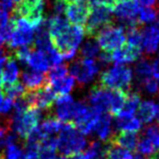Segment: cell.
<instances>
[{
  "label": "cell",
  "mask_w": 159,
  "mask_h": 159,
  "mask_svg": "<svg viewBox=\"0 0 159 159\" xmlns=\"http://www.w3.org/2000/svg\"><path fill=\"white\" fill-rule=\"evenodd\" d=\"M91 13L85 26V32L89 37H94L105 26L113 24V5L105 0H90Z\"/></svg>",
  "instance_id": "1"
},
{
  "label": "cell",
  "mask_w": 159,
  "mask_h": 159,
  "mask_svg": "<svg viewBox=\"0 0 159 159\" xmlns=\"http://www.w3.org/2000/svg\"><path fill=\"white\" fill-rule=\"evenodd\" d=\"M137 150L139 154L142 155H150L156 151V147L155 145L152 143V141L148 139L147 137H145L144 135L140 136V140L138 142V146H137Z\"/></svg>",
  "instance_id": "32"
},
{
  "label": "cell",
  "mask_w": 159,
  "mask_h": 159,
  "mask_svg": "<svg viewBox=\"0 0 159 159\" xmlns=\"http://www.w3.org/2000/svg\"><path fill=\"white\" fill-rule=\"evenodd\" d=\"M66 5H68V1L66 0H54L53 3L54 15H61L62 13H65Z\"/></svg>",
  "instance_id": "36"
},
{
  "label": "cell",
  "mask_w": 159,
  "mask_h": 159,
  "mask_svg": "<svg viewBox=\"0 0 159 159\" xmlns=\"http://www.w3.org/2000/svg\"><path fill=\"white\" fill-rule=\"evenodd\" d=\"M94 131L97 133V135L103 142L108 143L116 134L112 126V116L108 113L101 115Z\"/></svg>",
  "instance_id": "15"
},
{
  "label": "cell",
  "mask_w": 159,
  "mask_h": 159,
  "mask_svg": "<svg viewBox=\"0 0 159 159\" xmlns=\"http://www.w3.org/2000/svg\"><path fill=\"white\" fill-rule=\"evenodd\" d=\"M22 85L26 91H36L48 86L49 81L47 74L37 72H23L21 74Z\"/></svg>",
  "instance_id": "11"
},
{
  "label": "cell",
  "mask_w": 159,
  "mask_h": 159,
  "mask_svg": "<svg viewBox=\"0 0 159 159\" xmlns=\"http://www.w3.org/2000/svg\"><path fill=\"white\" fill-rule=\"evenodd\" d=\"M105 1H106L107 3L111 4V5H113V6H114V5H115V4H116L117 2L121 1V0H105Z\"/></svg>",
  "instance_id": "43"
},
{
  "label": "cell",
  "mask_w": 159,
  "mask_h": 159,
  "mask_svg": "<svg viewBox=\"0 0 159 159\" xmlns=\"http://www.w3.org/2000/svg\"><path fill=\"white\" fill-rule=\"evenodd\" d=\"M157 117H158V123H157V124L159 125V111H158V115H157Z\"/></svg>",
  "instance_id": "49"
},
{
  "label": "cell",
  "mask_w": 159,
  "mask_h": 159,
  "mask_svg": "<svg viewBox=\"0 0 159 159\" xmlns=\"http://www.w3.org/2000/svg\"><path fill=\"white\" fill-rule=\"evenodd\" d=\"M56 159H66V157H64V156H60V157H57V158H56Z\"/></svg>",
  "instance_id": "48"
},
{
  "label": "cell",
  "mask_w": 159,
  "mask_h": 159,
  "mask_svg": "<svg viewBox=\"0 0 159 159\" xmlns=\"http://www.w3.org/2000/svg\"><path fill=\"white\" fill-rule=\"evenodd\" d=\"M2 87H3V83H2L1 78H0V92H1V90H2Z\"/></svg>",
  "instance_id": "46"
},
{
  "label": "cell",
  "mask_w": 159,
  "mask_h": 159,
  "mask_svg": "<svg viewBox=\"0 0 159 159\" xmlns=\"http://www.w3.org/2000/svg\"><path fill=\"white\" fill-rule=\"evenodd\" d=\"M133 81V72L127 66L115 65L100 76V84L109 90H119L129 93Z\"/></svg>",
  "instance_id": "3"
},
{
  "label": "cell",
  "mask_w": 159,
  "mask_h": 159,
  "mask_svg": "<svg viewBox=\"0 0 159 159\" xmlns=\"http://www.w3.org/2000/svg\"><path fill=\"white\" fill-rule=\"evenodd\" d=\"M75 79L72 76L65 77L57 81L49 82L48 86L51 87V89L57 94V96H64L69 95V93L72 92V90L75 87Z\"/></svg>",
  "instance_id": "20"
},
{
  "label": "cell",
  "mask_w": 159,
  "mask_h": 159,
  "mask_svg": "<svg viewBox=\"0 0 159 159\" xmlns=\"http://www.w3.org/2000/svg\"><path fill=\"white\" fill-rule=\"evenodd\" d=\"M152 66H153V77L159 82V53H158V57H156V60L154 61V62L152 64Z\"/></svg>",
  "instance_id": "38"
},
{
  "label": "cell",
  "mask_w": 159,
  "mask_h": 159,
  "mask_svg": "<svg viewBox=\"0 0 159 159\" xmlns=\"http://www.w3.org/2000/svg\"><path fill=\"white\" fill-rule=\"evenodd\" d=\"M159 106L153 101H144L140 104L137 111V118L142 123L148 124L156 118L158 115Z\"/></svg>",
  "instance_id": "16"
},
{
  "label": "cell",
  "mask_w": 159,
  "mask_h": 159,
  "mask_svg": "<svg viewBox=\"0 0 159 159\" xmlns=\"http://www.w3.org/2000/svg\"><path fill=\"white\" fill-rule=\"evenodd\" d=\"M68 72H69L68 66L60 65L57 66H53V68H52V70L47 74V76L48 78L49 82H53V81H57V80H61L62 78L66 77Z\"/></svg>",
  "instance_id": "33"
},
{
  "label": "cell",
  "mask_w": 159,
  "mask_h": 159,
  "mask_svg": "<svg viewBox=\"0 0 159 159\" xmlns=\"http://www.w3.org/2000/svg\"><path fill=\"white\" fill-rule=\"evenodd\" d=\"M9 52V51H8ZM8 54V52L6 53V49L4 48V47L2 44H0V57H5V56H7Z\"/></svg>",
  "instance_id": "41"
},
{
  "label": "cell",
  "mask_w": 159,
  "mask_h": 159,
  "mask_svg": "<svg viewBox=\"0 0 159 159\" xmlns=\"http://www.w3.org/2000/svg\"><path fill=\"white\" fill-rule=\"evenodd\" d=\"M100 65L93 58H79L70 66V76L77 80L80 86H85L94 80L95 76L99 73Z\"/></svg>",
  "instance_id": "7"
},
{
  "label": "cell",
  "mask_w": 159,
  "mask_h": 159,
  "mask_svg": "<svg viewBox=\"0 0 159 159\" xmlns=\"http://www.w3.org/2000/svg\"><path fill=\"white\" fill-rule=\"evenodd\" d=\"M155 159H159V149H157V151L155 152V154H154V156H153Z\"/></svg>",
  "instance_id": "45"
},
{
  "label": "cell",
  "mask_w": 159,
  "mask_h": 159,
  "mask_svg": "<svg viewBox=\"0 0 159 159\" xmlns=\"http://www.w3.org/2000/svg\"><path fill=\"white\" fill-rule=\"evenodd\" d=\"M158 22H159V16H158Z\"/></svg>",
  "instance_id": "50"
},
{
  "label": "cell",
  "mask_w": 159,
  "mask_h": 159,
  "mask_svg": "<svg viewBox=\"0 0 159 159\" xmlns=\"http://www.w3.org/2000/svg\"><path fill=\"white\" fill-rule=\"evenodd\" d=\"M87 140L73 122H66L57 137V150L64 157L82 153L86 148Z\"/></svg>",
  "instance_id": "2"
},
{
  "label": "cell",
  "mask_w": 159,
  "mask_h": 159,
  "mask_svg": "<svg viewBox=\"0 0 159 159\" xmlns=\"http://www.w3.org/2000/svg\"><path fill=\"white\" fill-rule=\"evenodd\" d=\"M27 66L29 68H31L34 72L43 73V74L47 73L49 70V68H51V65H49L48 58L45 52L41 51H37V49L33 51L31 56L29 57Z\"/></svg>",
  "instance_id": "17"
},
{
  "label": "cell",
  "mask_w": 159,
  "mask_h": 159,
  "mask_svg": "<svg viewBox=\"0 0 159 159\" xmlns=\"http://www.w3.org/2000/svg\"><path fill=\"white\" fill-rule=\"evenodd\" d=\"M135 76L137 79V84L144 80L151 78L153 75V66L147 57H141L135 66Z\"/></svg>",
  "instance_id": "22"
},
{
  "label": "cell",
  "mask_w": 159,
  "mask_h": 159,
  "mask_svg": "<svg viewBox=\"0 0 159 159\" xmlns=\"http://www.w3.org/2000/svg\"><path fill=\"white\" fill-rule=\"evenodd\" d=\"M142 135H144L148 139L151 140L152 143L155 145L156 149H159V125L158 124H151L147 126Z\"/></svg>",
  "instance_id": "34"
},
{
  "label": "cell",
  "mask_w": 159,
  "mask_h": 159,
  "mask_svg": "<svg viewBox=\"0 0 159 159\" xmlns=\"http://www.w3.org/2000/svg\"><path fill=\"white\" fill-rule=\"evenodd\" d=\"M100 47L94 37H90L81 48V53L84 58H94L100 56Z\"/></svg>",
  "instance_id": "26"
},
{
  "label": "cell",
  "mask_w": 159,
  "mask_h": 159,
  "mask_svg": "<svg viewBox=\"0 0 159 159\" xmlns=\"http://www.w3.org/2000/svg\"><path fill=\"white\" fill-rule=\"evenodd\" d=\"M128 93L119 91V90H112V100H111V107H110V115L111 116H118L121 111L123 110L127 100Z\"/></svg>",
  "instance_id": "23"
},
{
  "label": "cell",
  "mask_w": 159,
  "mask_h": 159,
  "mask_svg": "<svg viewBox=\"0 0 159 159\" xmlns=\"http://www.w3.org/2000/svg\"><path fill=\"white\" fill-rule=\"evenodd\" d=\"M69 159H90V157L87 155L86 152L85 153H78L75 154L73 156H70Z\"/></svg>",
  "instance_id": "40"
},
{
  "label": "cell",
  "mask_w": 159,
  "mask_h": 159,
  "mask_svg": "<svg viewBox=\"0 0 159 159\" xmlns=\"http://www.w3.org/2000/svg\"><path fill=\"white\" fill-rule=\"evenodd\" d=\"M140 9L138 0H121L113 7V13L118 22L121 23V26L131 28L140 25L138 22Z\"/></svg>",
  "instance_id": "6"
},
{
  "label": "cell",
  "mask_w": 159,
  "mask_h": 159,
  "mask_svg": "<svg viewBox=\"0 0 159 159\" xmlns=\"http://www.w3.org/2000/svg\"><path fill=\"white\" fill-rule=\"evenodd\" d=\"M141 49L132 48L130 45H123L122 48L116 49L115 52L111 53V60L115 62V65H122L130 64L137 61L141 54Z\"/></svg>",
  "instance_id": "13"
},
{
  "label": "cell",
  "mask_w": 159,
  "mask_h": 159,
  "mask_svg": "<svg viewBox=\"0 0 159 159\" xmlns=\"http://www.w3.org/2000/svg\"><path fill=\"white\" fill-rule=\"evenodd\" d=\"M88 100L90 107L93 108L95 111L100 114H107L108 112H110L112 90L107 89L98 83L91 88Z\"/></svg>",
  "instance_id": "8"
},
{
  "label": "cell",
  "mask_w": 159,
  "mask_h": 159,
  "mask_svg": "<svg viewBox=\"0 0 159 159\" xmlns=\"http://www.w3.org/2000/svg\"><path fill=\"white\" fill-rule=\"evenodd\" d=\"M108 143H103L101 141H92L89 144L86 154L90 159H106V152Z\"/></svg>",
  "instance_id": "24"
},
{
  "label": "cell",
  "mask_w": 159,
  "mask_h": 159,
  "mask_svg": "<svg viewBox=\"0 0 159 159\" xmlns=\"http://www.w3.org/2000/svg\"><path fill=\"white\" fill-rule=\"evenodd\" d=\"M0 159H5V156H4L3 153H0Z\"/></svg>",
  "instance_id": "47"
},
{
  "label": "cell",
  "mask_w": 159,
  "mask_h": 159,
  "mask_svg": "<svg viewBox=\"0 0 159 159\" xmlns=\"http://www.w3.org/2000/svg\"><path fill=\"white\" fill-rule=\"evenodd\" d=\"M135 155L129 150L124 149L119 146L108 143L106 152V159H134Z\"/></svg>",
  "instance_id": "25"
},
{
  "label": "cell",
  "mask_w": 159,
  "mask_h": 159,
  "mask_svg": "<svg viewBox=\"0 0 159 159\" xmlns=\"http://www.w3.org/2000/svg\"><path fill=\"white\" fill-rule=\"evenodd\" d=\"M140 104H141V97L139 93H136V92H131L130 93L129 92L127 95V100L126 103H125V106L118 116H126V117L135 116Z\"/></svg>",
  "instance_id": "21"
},
{
  "label": "cell",
  "mask_w": 159,
  "mask_h": 159,
  "mask_svg": "<svg viewBox=\"0 0 159 159\" xmlns=\"http://www.w3.org/2000/svg\"><path fill=\"white\" fill-rule=\"evenodd\" d=\"M57 149V137L48 136L39 143V158L56 159Z\"/></svg>",
  "instance_id": "19"
},
{
  "label": "cell",
  "mask_w": 159,
  "mask_h": 159,
  "mask_svg": "<svg viewBox=\"0 0 159 159\" xmlns=\"http://www.w3.org/2000/svg\"><path fill=\"white\" fill-rule=\"evenodd\" d=\"M4 99H5V95L3 94V92H0V107L2 106V104L4 102Z\"/></svg>",
  "instance_id": "42"
},
{
  "label": "cell",
  "mask_w": 159,
  "mask_h": 159,
  "mask_svg": "<svg viewBox=\"0 0 159 159\" xmlns=\"http://www.w3.org/2000/svg\"><path fill=\"white\" fill-rule=\"evenodd\" d=\"M116 129L119 131H128L138 133L141 130V121L135 116H117L115 121Z\"/></svg>",
  "instance_id": "18"
},
{
  "label": "cell",
  "mask_w": 159,
  "mask_h": 159,
  "mask_svg": "<svg viewBox=\"0 0 159 159\" xmlns=\"http://www.w3.org/2000/svg\"><path fill=\"white\" fill-rule=\"evenodd\" d=\"M22 156L21 150L15 144L8 145L6 147V157L7 159H20Z\"/></svg>",
  "instance_id": "35"
},
{
  "label": "cell",
  "mask_w": 159,
  "mask_h": 159,
  "mask_svg": "<svg viewBox=\"0 0 159 159\" xmlns=\"http://www.w3.org/2000/svg\"><path fill=\"white\" fill-rule=\"evenodd\" d=\"M33 51H35L34 45H26V47H21L16 48L13 52L14 57L18 60L23 66H27V61L29 60V57L31 56Z\"/></svg>",
  "instance_id": "31"
},
{
  "label": "cell",
  "mask_w": 159,
  "mask_h": 159,
  "mask_svg": "<svg viewBox=\"0 0 159 159\" xmlns=\"http://www.w3.org/2000/svg\"><path fill=\"white\" fill-rule=\"evenodd\" d=\"M2 92H3V94L5 95V97L15 100L17 98L22 97V96L25 94L26 90H25V88H24V86L22 85V83L17 82L11 86L2 87Z\"/></svg>",
  "instance_id": "28"
},
{
  "label": "cell",
  "mask_w": 159,
  "mask_h": 159,
  "mask_svg": "<svg viewBox=\"0 0 159 159\" xmlns=\"http://www.w3.org/2000/svg\"><path fill=\"white\" fill-rule=\"evenodd\" d=\"M140 140V136L136 132L120 131L112 137V139L108 143L114 144L127 149L129 151H135L138 146V142Z\"/></svg>",
  "instance_id": "14"
},
{
  "label": "cell",
  "mask_w": 159,
  "mask_h": 159,
  "mask_svg": "<svg viewBox=\"0 0 159 159\" xmlns=\"http://www.w3.org/2000/svg\"><path fill=\"white\" fill-rule=\"evenodd\" d=\"M0 78L2 80L3 87L11 86L18 82L19 70H18L17 64H16V58L14 57L13 52L9 51V52H8L7 61L2 70Z\"/></svg>",
  "instance_id": "12"
},
{
  "label": "cell",
  "mask_w": 159,
  "mask_h": 159,
  "mask_svg": "<svg viewBox=\"0 0 159 159\" xmlns=\"http://www.w3.org/2000/svg\"><path fill=\"white\" fill-rule=\"evenodd\" d=\"M95 39L97 40L103 52L111 53L125 45L126 35L124 32V27L110 24L102 28L95 36Z\"/></svg>",
  "instance_id": "5"
},
{
  "label": "cell",
  "mask_w": 159,
  "mask_h": 159,
  "mask_svg": "<svg viewBox=\"0 0 159 159\" xmlns=\"http://www.w3.org/2000/svg\"><path fill=\"white\" fill-rule=\"evenodd\" d=\"M13 101L14 100H12L10 98H5L4 99V102L2 104V106L0 107V114L1 115H5L7 113H9L11 111L12 107H13Z\"/></svg>",
  "instance_id": "37"
},
{
  "label": "cell",
  "mask_w": 159,
  "mask_h": 159,
  "mask_svg": "<svg viewBox=\"0 0 159 159\" xmlns=\"http://www.w3.org/2000/svg\"><path fill=\"white\" fill-rule=\"evenodd\" d=\"M140 4H142L145 7H152L155 5L157 0H138Z\"/></svg>",
  "instance_id": "39"
},
{
  "label": "cell",
  "mask_w": 159,
  "mask_h": 159,
  "mask_svg": "<svg viewBox=\"0 0 159 159\" xmlns=\"http://www.w3.org/2000/svg\"><path fill=\"white\" fill-rule=\"evenodd\" d=\"M85 33V27L82 25H70L61 34L49 37H51L52 47L64 56L70 52L77 51Z\"/></svg>",
  "instance_id": "4"
},
{
  "label": "cell",
  "mask_w": 159,
  "mask_h": 159,
  "mask_svg": "<svg viewBox=\"0 0 159 159\" xmlns=\"http://www.w3.org/2000/svg\"><path fill=\"white\" fill-rule=\"evenodd\" d=\"M158 17V10L154 7H143L140 9L138 15V22L139 24L153 23Z\"/></svg>",
  "instance_id": "29"
},
{
  "label": "cell",
  "mask_w": 159,
  "mask_h": 159,
  "mask_svg": "<svg viewBox=\"0 0 159 159\" xmlns=\"http://www.w3.org/2000/svg\"><path fill=\"white\" fill-rule=\"evenodd\" d=\"M138 87L139 89H141L145 93H147L149 95H156L159 92V84L158 81L154 78H148L142 81L140 83H138Z\"/></svg>",
  "instance_id": "30"
},
{
  "label": "cell",
  "mask_w": 159,
  "mask_h": 159,
  "mask_svg": "<svg viewBox=\"0 0 159 159\" xmlns=\"http://www.w3.org/2000/svg\"><path fill=\"white\" fill-rule=\"evenodd\" d=\"M127 44L132 48L141 49L142 44V29L140 26H134L131 28H128L127 35H126ZM142 51V49H141Z\"/></svg>",
  "instance_id": "27"
},
{
  "label": "cell",
  "mask_w": 159,
  "mask_h": 159,
  "mask_svg": "<svg viewBox=\"0 0 159 159\" xmlns=\"http://www.w3.org/2000/svg\"><path fill=\"white\" fill-rule=\"evenodd\" d=\"M134 159H143V158H142V157L139 155V154H135V157H134ZM148 159H155V158H154V157H151V158H148Z\"/></svg>",
  "instance_id": "44"
},
{
  "label": "cell",
  "mask_w": 159,
  "mask_h": 159,
  "mask_svg": "<svg viewBox=\"0 0 159 159\" xmlns=\"http://www.w3.org/2000/svg\"><path fill=\"white\" fill-rule=\"evenodd\" d=\"M141 49L146 54H154L159 49V26L150 25L142 30Z\"/></svg>",
  "instance_id": "10"
},
{
  "label": "cell",
  "mask_w": 159,
  "mask_h": 159,
  "mask_svg": "<svg viewBox=\"0 0 159 159\" xmlns=\"http://www.w3.org/2000/svg\"><path fill=\"white\" fill-rule=\"evenodd\" d=\"M91 13V6L88 2H68L65 14L66 20L73 25H82L87 22Z\"/></svg>",
  "instance_id": "9"
}]
</instances>
